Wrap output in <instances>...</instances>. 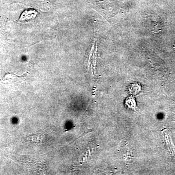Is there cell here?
<instances>
[{"instance_id": "4", "label": "cell", "mask_w": 175, "mask_h": 175, "mask_svg": "<svg viewBox=\"0 0 175 175\" xmlns=\"http://www.w3.org/2000/svg\"><path fill=\"white\" fill-rule=\"evenodd\" d=\"M97 46L95 51L94 52L93 55V65H94V68H95L96 63H97Z\"/></svg>"}, {"instance_id": "2", "label": "cell", "mask_w": 175, "mask_h": 175, "mask_svg": "<svg viewBox=\"0 0 175 175\" xmlns=\"http://www.w3.org/2000/svg\"><path fill=\"white\" fill-rule=\"evenodd\" d=\"M165 134V138H166V142L167 145L168 147V150L172 154H175V148H174V145H173V143L172 142L171 139L169 135L166 133V132H164Z\"/></svg>"}, {"instance_id": "3", "label": "cell", "mask_w": 175, "mask_h": 175, "mask_svg": "<svg viewBox=\"0 0 175 175\" xmlns=\"http://www.w3.org/2000/svg\"><path fill=\"white\" fill-rule=\"evenodd\" d=\"M126 104L129 107V108H134L136 107V103L134 98L132 97L128 98L126 101Z\"/></svg>"}, {"instance_id": "1", "label": "cell", "mask_w": 175, "mask_h": 175, "mask_svg": "<svg viewBox=\"0 0 175 175\" xmlns=\"http://www.w3.org/2000/svg\"><path fill=\"white\" fill-rule=\"evenodd\" d=\"M38 14V12L36 11L35 10L28 9L22 13L19 20L22 22H25V21L27 22L29 20H32L35 19Z\"/></svg>"}]
</instances>
